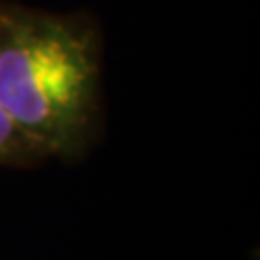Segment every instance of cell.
<instances>
[{
  "label": "cell",
  "mask_w": 260,
  "mask_h": 260,
  "mask_svg": "<svg viewBox=\"0 0 260 260\" xmlns=\"http://www.w3.org/2000/svg\"><path fill=\"white\" fill-rule=\"evenodd\" d=\"M100 102V39L78 15L0 3V109L46 158L83 154Z\"/></svg>",
  "instance_id": "cell-1"
},
{
  "label": "cell",
  "mask_w": 260,
  "mask_h": 260,
  "mask_svg": "<svg viewBox=\"0 0 260 260\" xmlns=\"http://www.w3.org/2000/svg\"><path fill=\"white\" fill-rule=\"evenodd\" d=\"M39 160H46V156L0 109V165H32Z\"/></svg>",
  "instance_id": "cell-2"
}]
</instances>
